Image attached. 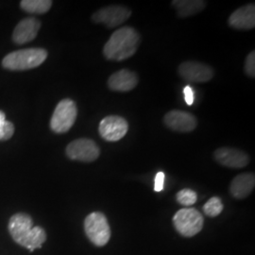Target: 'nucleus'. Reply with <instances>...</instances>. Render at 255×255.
I'll list each match as a JSON object with an SVG mask.
<instances>
[{"label":"nucleus","instance_id":"1","mask_svg":"<svg viewBox=\"0 0 255 255\" xmlns=\"http://www.w3.org/2000/svg\"><path fill=\"white\" fill-rule=\"evenodd\" d=\"M9 235L20 246L33 252L41 249L46 240L45 230L39 226L33 227L31 218L27 214H15L9 222Z\"/></svg>","mask_w":255,"mask_h":255},{"label":"nucleus","instance_id":"2","mask_svg":"<svg viewBox=\"0 0 255 255\" xmlns=\"http://www.w3.org/2000/svg\"><path fill=\"white\" fill-rule=\"evenodd\" d=\"M139 42L140 35L133 27H120L110 37L103 53L107 60L120 62L135 54Z\"/></svg>","mask_w":255,"mask_h":255},{"label":"nucleus","instance_id":"3","mask_svg":"<svg viewBox=\"0 0 255 255\" xmlns=\"http://www.w3.org/2000/svg\"><path fill=\"white\" fill-rule=\"evenodd\" d=\"M46 58L47 52L44 48H26L5 56L2 65L8 70H27L40 66Z\"/></svg>","mask_w":255,"mask_h":255},{"label":"nucleus","instance_id":"4","mask_svg":"<svg viewBox=\"0 0 255 255\" xmlns=\"http://www.w3.org/2000/svg\"><path fill=\"white\" fill-rule=\"evenodd\" d=\"M85 234L89 240L97 247L105 246L111 237L108 220L100 212H94L84 220Z\"/></svg>","mask_w":255,"mask_h":255},{"label":"nucleus","instance_id":"5","mask_svg":"<svg viewBox=\"0 0 255 255\" xmlns=\"http://www.w3.org/2000/svg\"><path fill=\"white\" fill-rule=\"evenodd\" d=\"M204 219L201 213L195 208L179 210L173 218L175 229L185 237H192L199 234L203 227Z\"/></svg>","mask_w":255,"mask_h":255},{"label":"nucleus","instance_id":"6","mask_svg":"<svg viewBox=\"0 0 255 255\" xmlns=\"http://www.w3.org/2000/svg\"><path fill=\"white\" fill-rule=\"evenodd\" d=\"M77 105L71 100L60 101L55 109L50 120V128L56 133L67 132L77 119Z\"/></svg>","mask_w":255,"mask_h":255},{"label":"nucleus","instance_id":"7","mask_svg":"<svg viewBox=\"0 0 255 255\" xmlns=\"http://www.w3.org/2000/svg\"><path fill=\"white\" fill-rule=\"evenodd\" d=\"M101 154L100 147L95 141L87 138L74 140L66 146V155L69 159L84 163L96 161Z\"/></svg>","mask_w":255,"mask_h":255},{"label":"nucleus","instance_id":"8","mask_svg":"<svg viewBox=\"0 0 255 255\" xmlns=\"http://www.w3.org/2000/svg\"><path fill=\"white\" fill-rule=\"evenodd\" d=\"M131 15V10L124 6H108L96 11L92 19L96 23L104 24L106 27H116L126 22Z\"/></svg>","mask_w":255,"mask_h":255},{"label":"nucleus","instance_id":"9","mask_svg":"<svg viewBox=\"0 0 255 255\" xmlns=\"http://www.w3.org/2000/svg\"><path fill=\"white\" fill-rule=\"evenodd\" d=\"M128 124L126 119L119 116H109L102 119L99 131L101 136L109 142H117L126 135Z\"/></svg>","mask_w":255,"mask_h":255},{"label":"nucleus","instance_id":"10","mask_svg":"<svg viewBox=\"0 0 255 255\" xmlns=\"http://www.w3.org/2000/svg\"><path fill=\"white\" fill-rule=\"evenodd\" d=\"M178 71L183 80L196 83L210 82L214 77V70L211 66L194 61L180 64Z\"/></svg>","mask_w":255,"mask_h":255},{"label":"nucleus","instance_id":"11","mask_svg":"<svg viewBox=\"0 0 255 255\" xmlns=\"http://www.w3.org/2000/svg\"><path fill=\"white\" fill-rule=\"evenodd\" d=\"M164 123L167 127L178 132H190L197 127V119L187 112L173 110L164 117Z\"/></svg>","mask_w":255,"mask_h":255},{"label":"nucleus","instance_id":"12","mask_svg":"<svg viewBox=\"0 0 255 255\" xmlns=\"http://www.w3.org/2000/svg\"><path fill=\"white\" fill-rule=\"evenodd\" d=\"M214 156L219 164L231 168H243L250 162L246 152L233 147H219Z\"/></svg>","mask_w":255,"mask_h":255},{"label":"nucleus","instance_id":"13","mask_svg":"<svg viewBox=\"0 0 255 255\" xmlns=\"http://www.w3.org/2000/svg\"><path fill=\"white\" fill-rule=\"evenodd\" d=\"M41 27V22L34 17L20 21L12 33V40L17 45H23L35 39Z\"/></svg>","mask_w":255,"mask_h":255},{"label":"nucleus","instance_id":"14","mask_svg":"<svg viewBox=\"0 0 255 255\" xmlns=\"http://www.w3.org/2000/svg\"><path fill=\"white\" fill-rule=\"evenodd\" d=\"M229 25L236 29H252L255 27V4L236 9L229 17Z\"/></svg>","mask_w":255,"mask_h":255},{"label":"nucleus","instance_id":"15","mask_svg":"<svg viewBox=\"0 0 255 255\" xmlns=\"http://www.w3.org/2000/svg\"><path fill=\"white\" fill-rule=\"evenodd\" d=\"M138 77L133 71L122 69L113 74L108 80V86L113 91L128 92L136 87Z\"/></svg>","mask_w":255,"mask_h":255},{"label":"nucleus","instance_id":"16","mask_svg":"<svg viewBox=\"0 0 255 255\" xmlns=\"http://www.w3.org/2000/svg\"><path fill=\"white\" fill-rule=\"evenodd\" d=\"M255 177L254 173H243L237 176L231 183L230 191L236 199H245L254 190Z\"/></svg>","mask_w":255,"mask_h":255},{"label":"nucleus","instance_id":"17","mask_svg":"<svg viewBox=\"0 0 255 255\" xmlns=\"http://www.w3.org/2000/svg\"><path fill=\"white\" fill-rule=\"evenodd\" d=\"M206 2L201 0H174L172 6L180 17H188L197 14L206 7Z\"/></svg>","mask_w":255,"mask_h":255},{"label":"nucleus","instance_id":"18","mask_svg":"<svg viewBox=\"0 0 255 255\" xmlns=\"http://www.w3.org/2000/svg\"><path fill=\"white\" fill-rule=\"evenodd\" d=\"M21 8L28 13L43 14L47 12L51 6L52 1L50 0H23L20 3Z\"/></svg>","mask_w":255,"mask_h":255},{"label":"nucleus","instance_id":"19","mask_svg":"<svg viewBox=\"0 0 255 255\" xmlns=\"http://www.w3.org/2000/svg\"><path fill=\"white\" fill-rule=\"evenodd\" d=\"M203 211L206 214V216H208L210 218L218 217L223 211L222 201L218 197L211 198L209 201L204 204Z\"/></svg>","mask_w":255,"mask_h":255},{"label":"nucleus","instance_id":"20","mask_svg":"<svg viewBox=\"0 0 255 255\" xmlns=\"http://www.w3.org/2000/svg\"><path fill=\"white\" fill-rule=\"evenodd\" d=\"M14 126L11 122L6 120L5 113L0 111V141L9 140L13 135Z\"/></svg>","mask_w":255,"mask_h":255},{"label":"nucleus","instance_id":"21","mask_svg":"<svg viewBox=\"0 0 255 255\" xmlns=\"http://www.w3.org/2000/svg\"><path fill=\"white\" fill-rule=\"evenodd\" d=\"M177 201L182 204L183 206H191L198 200L197 193L193 191L191 189H182L181 191L178 192L176 196Z\"/></svg>","mask_w":255,"mask_h":255},{"label":"nucleus","instance_id":"22","mask_svg":"<svg viewBox=\"0 0 255 255\" xmlns=\"http://www.w3.org/2000/svg\"><path fill=\"white\" fill-rule=\"evenodd\" d=\"M245 72L248 76L255 78V51H252L248 55L245 63Z\"/></svg>","mask_w":255,"mask_h":255},{"label":"nucleus","instance_id":"23","mask_svg":"<svg viewBox=\"0 0 255 255\" xmlns=\"http://www.w3.org/2000/svg\"><path fill=\"white\" fill-rule=\"evenodd\" d=\"M164 173L160 171L156 174L154 180V191L161 192L164 189Z\"/></svg>","mask_w":255,"mask_h":255},{"label":"nucleus","instance_id":"24","mask_svg":"<svg viewBox=\"0 0 255 255\" xmlns=\"http://www.w3.org/2000/svg\"><path fill=\"white\" fill-rule=\"evenodd\" d=\"M183 94H184V100L187 105H192L194 102V92L191 88V86H186L183 89Z\"/></svg>","mask_w":255,"mask_h":255}]
</instances>
